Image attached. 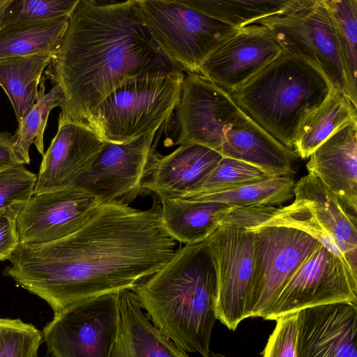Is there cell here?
Masks as SVG:
<instances>
[{"label": "cell", "mask_w": 357, "mask_h": 357, "mask_svg": "<svg viewBox=\"0 0 357 357\" xmlns=\"http://www.w3.org/2000/svg\"><path fill=\"white\" fill-rule=\"evenodd\" d=\"M176 248L158 204L140 210L112 201L102 203L65 238L20 243L3 273L45 301L55 314L77 302L132 289L162 268Z\"/></svg>", "instance_id": "6da1fadb"}, {"label": "cell", "mask_w": 357, "mask_h": 357, "mask_svg": "<svg viewBox=\"0 0 357 357\" xmlns=\"http://www.w3.org/2000/svg\"><path fill=\"white\" fill-rule=\"evenodd\" d=\"M172 68H177L154 40L135 0H79L46 72L63 93L59 117L86 123L128 79Z\"/></svg>", "instance_id": "7a4b0ae2"}, {"label": "cell", "mask_w": 357, "mask_h": 357, "mask_svg": "<svg viewBox=\"0 0 357 357\" xmlns=\"http://www.w3.org/2000/svg\"><path fill=\"white\" fill-rule=\"evenodd\" d=\"M176 144H196L222 158L255 165L270 176H292L298 156L275 139L234 102L199 73L184 76L176 107Z\"/></svg>", "instance_id": "3957f363"}, {"label": "cell", "mask_w": 357, "mask_h": 357, "mask_svg": "<svg viewBox=\"0 0 357 357\" xmlns=\"http://www.w3.org/2000/svg\"><path fill=\"white\" fill-rule=\"evenodd\" d=\"M131 290L148 319L179 347L215 357L210 342L217 319L216 274L206 240L176 249L162 268Z\"/></svg>", "instance_id": "277c9868"}, {"label": "cell", "mask_w": 357, "mask_h": 357, "mask_svg": "<svg viewBox=\"0 0 357 357\" xmlns=\"http://www.w3.org/2000/svg\"><path fill=\"white\" fill-rule=\"evenodd\" d=\"M333 89L316 68L283 50L248 82L229 93L265 131L294 150L300 123Z\"/></svg>", "instance_id": "5b68a950"}, {"label": "cell", "mask_w": 357, "mask_h": 357, "mask_svg": "<svg viewBox=\"0 0 357 357\" xmlns=\"http://www.w3.org/2000/svg\"><path fill=\"white\" fill-rule=\"evenodd\" d=\"M184 75L172 68L128 79L96 107L85 123L102 140L114 144L156 132L178 104Z\"/></svg>", "instance_id": "8992f818"}, {"label": "cell", "mask_w": 357, "mask_h": 357, "mask_svg": "<svg viewBox=\"0 0 357 357\" xmlns=\"http://www.w3.org/2000/svg\"><path fill=\"white\" fill-rule=\"evenodd\" d=\"M135 3L160 49L178 69L187 73H197L207 57L240 29L179 0H135Z\"/></svg>", "instance_id": "52a82bcc"}, {"label": "cell", "mask_w": 357, "mask_h": 357, "mask_svg": "<svg viewBox=\"0 0 357 357\" xmlns=\"http://www.w3.org/2000/svg\"><path fill=\"white\" fill-rule=\"evenodd\" d=\"M256 23L267 27L284 51L310 63L334 89L348 96L335 26L326 0H294L282 13Z\"/></svg>", "instance_id": "ba28073f"}, {"label": "cell", "mask_w": 357, "mask_h": 357, "mask_svg": "<svg viewBox=\"0 0 357 357\" xmlns=\"http://www.w3.org/2000/svg\"><path fill=\"white\" fill-rule=\"evenodd\" d=\"M120 330L117 292L86 299L57 314L43 331L53 357H111Z\"/></svg>", "instance_id": "9c48e42d"}, {"label": "cell", "mask_w": 357, "mask_h": 357, "mask_svg": "<svg viewBox=\"0 0 357 357\" xmlns=\"http://www.w3.org/2000/svg\"><path fill=\"white\" fill-rule=\"evenodd\" d=\"M254 233L255 258L249 317L264 319L280 291L319 242L292 227L259 226Z\"/></svg>", "instance_id": "30bf717a"}, {"label": "cell", "mask_w": 357, "mask_h": 357, "mask_svg": "<svg viewBox=\"0 0 357 357\" xmlns=\"http://www.w3.org/2000/svg\"><path fill=\"white\" fill-rule=\"evenodd\" d=\"M216 274L215 314L231 331L249 317L254 271L252 230L223 224L206 239Z\"/></svg>", "instance_id": "8fae6325"}, {"label": "cell", "mask_w": 357, "mask_h": 357, "mask_svg": "<svg viewBox=\"0 0 357 357\" xmlns=\"http://www.w3.org/2000/svg\"><path fill=\"white\" fill-rule=\"evenodd\" d=\"M344 302L357 304V273L319 243L283 287L265 320Z\"/></svg>", "instance_id": "7c38bea8"}, {"label": "cell", "mask_w": 357, "mask_h": 357, "mask_svg": "<svg viewBox=\"0 0 357 357\" xmlns=\"http://www.w3.org/2000/svg\"><path fill=\"white\" fill-rule=\"evenodd\" d=\"M155 134L123 144L106 142L93 165L73 187L89 192L101 203L119 201L128 204L142 194V184L154 155L151 146Z\"/></svg>", "instance_id": "4fadbf2b"}, {"label": "cell", "mask_w": 357, "mask_h": 357, "mask_svg": "<svg viewBox=\"0 0 357 357\" xmlns=\"http://www.w3.org/2000/svg\"><path fill=\"white\" fill-rule=\"evenodd\" d=\"M101 204L75 187L33 195L16 219L20 243L42 244L65 238L82 228Z\"/></svg>", "instance_id": "5bb4252c"}, {"label": "cell", "mask_w": 357, "mask_h": 357, "mask_svg": "<svg viewBox=\"0 0 357 357\" xmlns=\"http://www.w3.org/2000/svg\"><path fill=\"white\" fill-rule=\"evenodd\" d=\"M283 50L259 24L244 26L211 54L198 73L231 93L274 61Z\"/></svg>", "instance_id": "9a60e30c"}, {"label": "cell", "mask_w": 357, "mask_h": 357, "mask_svg": "<svg viewBox=\"0 0 357 357\" xmlns=\"http://www.w3.org/2000/svg\"><path fill=\"white\" fill-rule=\"evenodd\" d=\"M58 123L56 135L43 155L34 195L73 187L106 142L84 122L59 116Z\"/></svg>", "instance_id": "2e32d148"}, {"label": "cell", "mask_w": 357, "mask_h": 357, "mask_svg": "<svg viewBox=\"0 0 357 357\" xmlns=\"http://www.w3.org/2000/svg\"><path fill=\"white\" fill-rule=\"evenodd\" d=\"M357 304L335 303L298 312L296 357H357Z\"/></svg>", "instance_id": "e0dca14e"}, {"label": "cell", "mask_w": 357, "mask_h": 357, "mask_svg": "<svg viewBox=\"0 0 357 357\" xmlns=\"http://www.w3.org/2000/svg\"><path fill=\"white\" fill-rule=\"evenodd\" d=\"M222 158L196 144L180 145L167 155L154 153L142 193L152 192L160 199L185 197L196 191Z\"/></svg>", "instance_id": "ac0fdd59"}, {"label": "cell", "mask_w": 357, "mask_h": 357, "mask_svg": "<svg viewBox=\"0 0 357 357\" xmlns=\"http://www.w3.org/2000/svg\"><path fill=\"white\" fill-rule=\"evenodd\" d=\"M308 158V173L317 176L348 209L357 214V121L338 130Z\"/></svg>", "instance_id": "d6986e66"}, {"label": "cell", "mask_w": 357, "mask_h": 357, "mask_svg": "<svg viewBox=\"0 0 357 357\" xmlns=\"http://www.w3.org/2000/svg\"><path fill=\"white\" fill-rule=\"evenodd\" d=\"M294 200L305 208L343 249L357 271V214L312 173L296 182Z\"/></svg>", "instance_id": "ffe728a7"}, {"label": "cell", "mask_w": 357, "mask_h": 357, "mask_svg": "<svg viewBox=\"0 0 357 357\" xmlns=\"http://www.w3.org/2000/svg\"><path fill=\"white\" fill-rule=\"evenodd\" d=\"M117 296L120 330L111 357H189L150 322L131 289Z\"/></svg>", "instance_id": "44dd1931"}, {"label": "cell", "mask_w": 357, "mask_h": 357, "mask_svg": "<svg viewBox=\"0 0 357 357\" xmlns=\"http://www.w3.org/2000/svg\"><path fill=\"white\" fill-rule=\"evenodd\" d=\"M161 219L168 234L185 245L204 241L222 223L231 206L184 198L162 199Z\"/></svg>", "instance_id": "7402d4cb"}, {"label": "cell", "mask_w": 357, "mask_h": 357, "mask_svg": "<svg viewBox=\"0 0 357 357\" xmlns=\"http://www.w3.org/2000/svg\"><path fill=\"white\" fill-rule=\"evenodd\" d=\"M357 121V106L344 92L333 89L327 98L300 123L294 151L308 158L323 142L343 126Z\"/></svg>", "instance_id": "603a6c76"}, {"label": "cell", "mask_w": 357, "mask_h": 357, "mask_svg": "<svg viewBox=\"0 0 357 357\" xmlns=\"http://www.w3.org/2000/svg\"><path fill=\"white\" fill-rule=\"evenodd\" d=\"M54 56L41 53L0 59V86L10 100L17 123L36 102L43 73Z\"/></svg>", "instance_id": "cb8c5ba5"}, {"label": "cell", "mask_w": 357, "mask_h": 357, "mask_svg": "<svg viewBox=\"0 0 357 357\" xmlns=\"http://www.w3.org/2000/svg\"><path fill=\"white\" fill-rule=\"evenodd\" d=\"M69 17L20 22L0 29V59L47 53L56 54Z\"/></svg>", "instance_id": "d4e9b609"}, {"label": "cell", "mask_w": 357, "mask_h": 357, "mask_svg": "<svg viewBox=\"0 0 357 357\" xmlns=\"http://www.w3.org/2000/svg\"><path fill=\"white\" fill-rule=\"evenodd\" d=\"M43 77L39 85L38 97L35 104L17 123L15 135L13 153L20 164H29V149L33 144L40 154L43 155L44 133L51 111L61 107L64 102L63 91L54 84L47 93Z\"/></svg>", "instance_id": "484cf974"}, {"label": "cell", "mask_w": 357, "mask_h": 357, "mask_svg": "<svg viewBox=\"0 0 357 357\" xmlns=\"http://www.w3.org/2000/svg\"><path fill=\"white\" fill-rule=\"evenodd\" d=\"M294 0H179L183 5L236 29L280 14Z\"/></svg>", "instance_id": "4316f807"}, {"label": "cell", "mask_w": 357, "mask_h": 357, "mask_svg": "<svg viewBox=\"0 0 357 357\" xmlns=\"http://www.w3.org/2000/svg\"><path fill=\"white\" fill-rule=\"evenodd\" d=\"M296 181L292 176H271L263 181L229 190L185 197L195 202H213L231 207L280 206L294 198Z\"/></svg>", "instance_id": "83f0119b"}, {"label": "cell", "mask_w": 357, "mask_h": 357, "mask_svg": "<svg viewBox=\"0 0 357 357\" xmlns=\"http://www.w3.org/2000/svg\"><path fill=\"white\" fill-rule=\"evenodd\" d=\"M335 26L348 96L357 106V0H326Z\"/></svg>", "instance_id": "f1b7e54d"}, {"label": "cell", "mask_w": 357, "mask_h": 357, "mask_svg": "<svg viewBox=\"0 0 357 357\" xmlns=\"http://www.w3.org/2000/svg\"><path fill=\"white\" fill-rule=\"evenodd\" d=\"M270 177L271 176L263 170L250 163L222 158L196 191L189 195L224 192L244 185L263 181Z\"/></svg>", "instance_id": "f546056e"}, {"label": "cell", "mask_w": 357, "mask_h": 357, "mask_svg": "<svg viewBox=\"0 0 357 357\" xmlns=\"http://www.w3.org/2000/svg\"><path fill=\"white\" fill-rule=\"evenodd\" d=\"M43 332L20 319L0 318V357H37Z\"/></svg>", "instance_id": "4dcf8cb0"}, {"label": "cell", "mask_w": 357, "mask_h": 357, "mask_svg": "<svg viewBox=\"0 0 357 357\" xmlns=\"http://www.w3.org/2000/svg\"><path fill=\"white\" fill-rule=\"evenodd\" d=\"M79 0H12L3 26L20 22L44 21L70 17Z\"/></svg>", "instance_id": "1f68e13d"}, {"label": "cell", "mask_w": 357, "mask_h": 357, "mask_svg": "<svg viewBox=\"0 0 357 357\" xmlns=\"http://www.w3.org/2000/svg\"><path fill=\"white\" fill-rule=\"evenodd\" d=\"M37 178L23 164L0 172V211L24 206L34 195Z\"/></svg>", "instance_id": "d6a6232c"}, {"label": "cell", "mask_w": 357, "mask_h": 357, "mask_svg": "<svg viewBox=\"0 0 357 357\" xmlns=\"http://www.w3.org/2000/svg\"><path fill=\"white\" fill-rule=\"evenodd\" d=\"M262 357H296L298 312L278 318Z\"/></svg>", "instance_id": "836d02e7"}, {"label": "cell", "mask_w": 357, "mask_h": 357, "mask_svg": "<svg viewBox=\"0 0 357 357\" xmlns=\"http://www.w3.org/2000/svg\"><path fill=\"white\" fill-rule=\"evenodd\" d=\"M22 207L0 211V261L8 260L20 244L16 219Z\"/></svg>", "instance_id": "e575fe53"}, {"label": "cell", "mask_w": 357, "mask_h": 357, "mask_svg": "<svg viewBox=\"0 0 357 357\" xmlns=\"http://www.w3.org/2000/svg\"><path fill=\"white\" fill-rule=\"evenodd\" d=\"M14 142V135L8 132H0V172L20 164L13 153Z\"/></svg>", "instance_id": "d590c367"}, {"label": "cell", "mask_w": 357, "mask_h": 357, "mask_svg": "<svg viewBox=\"0 0 357 357\" xmlns=\"http://www.w3.org/2000/svg\"><path fill=\"white\" fill-rule=\"evenodd\" d=\"M12 0H0V29L3 26V22L6 12Z\"/></svg>", "instance_id": "8d00e7d4"}]
</instances>
